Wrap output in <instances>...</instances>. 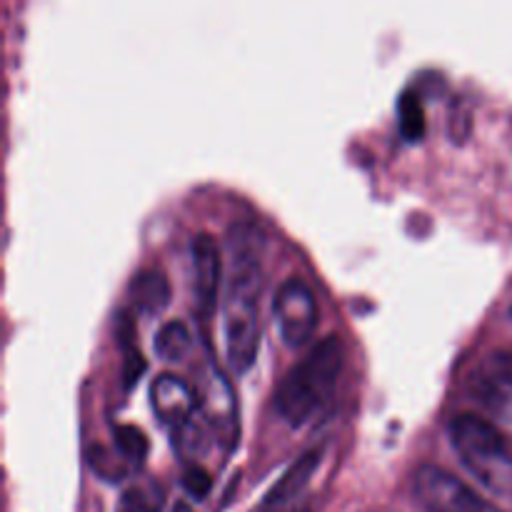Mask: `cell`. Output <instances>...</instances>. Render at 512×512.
<instances>
[{"label":"cell","mask_w":512,"mask_h":512,"mask_svg":"<svg viewBox=\"0 0 512 512\" xmlns=\"http://www.w3.org/2000/svg\"><path fill=\"white\" fill-rule=\"evenodd\" d=\"M228 278L223 293L225 355L235 373H245L258 358L263 290V235L253 223L235 220L228 228Z\"/></svg>","instance_id":"cell-1"},{"label":"cell","mask_w":512,"mask_h":512,"mask_svg":"<svg viewBox=\"0 0 512 512\" xmlns=\"http://www.w3.org/2000/svg\"><path fill=\"white\" fill-rule=\"evenodd\" d=\"M413 488L428 512H503L480 498L458 475L433 463L415 470Z\"/></svg>","instance_id":"cell-4"},{"label":"cell","mask_w":512,"mask_h":512,"mask_svg":"<svg viewBox=\"0 0 512 512\" xmlns=\"http://www.w3.org/2000/svg\"><path fill=\"white\" fill-rule=\"evenodd\" d=\"M340 370H343V343L338 335H325L280 380L273 395L275 410L290 425H303L330 398Z\"/></svg>","instance_id":"cell-2"},{"label":"cell","mask_w":512,"mask_h":512,"mask_svg":"<svg viewBox=\"0 0 512 512\" xmlns=\"http://www.w3.org/2000/svg\"><path fill=\"white\" fill-rule=\"evenodd\" d=\"M123 358H125L123 360V383H125V388H133V385L140 380V375L145 373V360H143V355L133 348V345H128V348H125Z\"/></svg>","instance_id":"cell-16"},{"label":"cell","mask_w":512,"mask_h":512,"mask_svg":"<svg viewBox=\"0 0 512 512\" xmlns=\"http://www.w3.org/2000/svg\"><path fill=\"white\" fill-rule=\"evenodd\" d=\"M450 443L468 473L495 498H512V453L490 420L458 413L448 423Z\"/></svg>","instance_id":"cell-3"},{"label":"cell","mask_w":512,"mask_h":512,"mask_svg":"<svg viewBox=\"0 0 512 512\" xmlns=\"http://www.w3.org/2000/svg\"><path fill=\"white\" fill-rule=\"evenodd\" d=\"M190 270H193V300L198 313L210 315L220 293V250L210 233H198L190 243Z\"/></svg>","instance_id":"cell-6"},{"label":"cell","mask_w":512,"mask_h":512,"mask_svg":"<svg viewBox=\"0 0 512 512\" xmlns=\"http://www.w3.org/2000/svg\"><path fill=\"white\" fill-rule=\"evenodd\" d=\"M148 398L155 418L178 430L183 425H188L193 413L198 410V400H195L193 388L175 373L155 375L153 383H150Z\"/></svg>","instance_id":"cell-7"},{"label":"cell","mask_w":512,"mask_h":512,"mask_svg":"<svg viewBox=\"0 0 512 512\" xmlns=\"http://www.w3.org/2000/svg\"><path fill=\"white\" fill-rule=\"evenodd\" d=\"M113 440L115 450H118L128 463H140V460L148 455V438H145L143 430L135 428V425H113Z\"/></svg>","instance_id":"cell-14"},{"label":"cell","mask_w":512,"mask_h":512,"mask_svg":"<svg viewBox=\"0 0 512 512\" xmlns=\"http://www.w3.org/2000/svg\"><path fill=\"white\" fill-rule=\"evenodd\" d=\"M398 118H400V133L405 140L415 143L425 135V108L423 98L415 93L413 88H405L398 95Z\"/></svg>","instance_id":"cell-12"},{"label":"cell","mask_w":512,"mask_h":512,"mask_svg":"<svg viewBox=\"0 0 512 512\" xmlns=\"http://www.w3.org/2000/svg\"><path fill=\"white\" fill-rule=\"evenodd\" d=\"M278 333L290 348L305 345L318 328V300L303 278H288L278 285L273 298Z\"/></svg>","instance_id":"cell-5"},{"label":"cell","mask_w":512,"mask_h":512,"mask_svg":"<svg viewBox=\"0 0 512 512\" xmlns=\"http://www.w3.org/2000/svg\"><path fill=\"white\" fill-rule=\"evenodd\" d=\"M475 393L490 410L508 413L512 405V365L508 360H490L475 378Z\"/></svg>","instance_id":"cell-9"},{"label":"cell","mask_w":512,"mask_h":512,"mask_svg":"<svg viewBox=\"0 0 512 512\" xmlns=\"http://www.w3.org/2000/svg\"><path fill=\"white\" fill-rule=\"evenodd\" d=\"M180 483H183V490L190 495V498L203 500L208 498L210 488H213V475H210L203 465H188V468L183 470Z\"/></svg>","instance_id":"cell-15"},{"label":"cell","mask_w":512,"mask_h":512,"mask_svg":"<svg viewBox=\"0 0 512 512\" xmlns=\"http://www.w3.org/2000/svg\"><path fill=\"white\" fill-rule=\"evenodd\" d=\"M130 303L140 310V313H160L170 300V285L163 270L158 268H143L133 275L128 285Z\"/></svg>","instance_id":"cell-10"},{"label":"cell","mask_w":512,"mask_h":512,"mask_svg":"<svg viewBox=\"0 0 512 512\" xmlns=\"http://www.w3.org/2000/svg\"><path fill=\"white\" fill-rule=\"evenodd\" d=\"M320 465V450H305L303 455L293 460V463L285 468V473L280 475L278 483L268 490L265 495L263 508L265 512H278L280 508H285L288 503L298 500L303 495V490L308 488L310 480H313L315 470Z\"/></svg>","instance_id":"cell-8"},{"label":"cell","mask_w":512,"mask_h":512,"mask_svg":"<svg viewBox=\"0 0 512 512\" xmlns=\"http://www.w3.org/2000/svg\"><path fill=\"white\" fill-rule=\"evenodd\" d=\"M190 345H193V335H190L188 325L183 320H165L153 338V350L160 360L165 363H180L188 355Z\"/></svg>","instance_id":"cell-11"},{"label":"cell","mask_w":512,"mask_h":512,"mask_svg":"<svg viewBox=\"0 0 512 512\" xmlns=\"http://www.w3.org/2000/svg\"><path fill=\"white\" fill-rule=\"evenodd\" d=\"M170 512H193V508H190L188 503H175L173 510H170Z\"/></svg>","instance_id":"cell-17"},{"label":"cell","mask_w":512,"mask_h":512,"mask_svg":"<svg viewBox=\"0 0 512 512\" xmlns=\"http://www.w3.org/2000/svg\"><path fill=\"white\" fill-rule=\"evenodd\" d=\"M160 505H163V490L153 480H143V483H130L120 493L115 512H158Z\"/></svg>","instance_id":"cell-13"}]
</instances>
